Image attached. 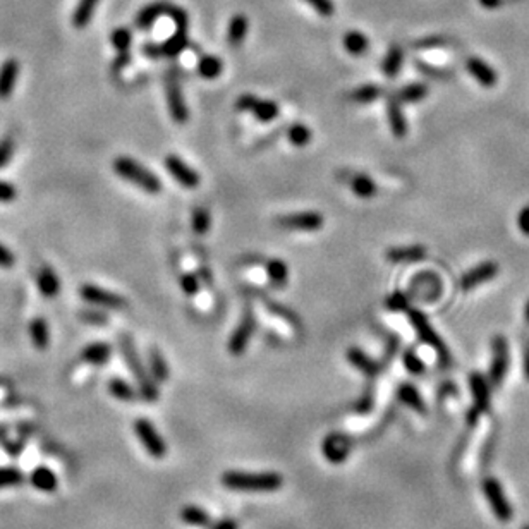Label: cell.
Masks as SVG:
<instances>
[{
	"mask_svg": "<svg viewBox=\"0 0 529 529\" xmlns=\"http://www.w3.org/2000/svg\"><path fill=\"white\" fill-rule=\"evenodd\" d=\"M402 64H404V52H402V49H399V47H392V49L389 50V54H387L385 61H384V74L387 78H396L399 74V71H401Z\"/></svg>",
	"mask_w": 529,
	"mask_h": 529,
	"instance_id": "cell-38",
	"label": "cell"
},
{
	"mask_svg": "<svg viewBox=\"0 0 529 529\" xmlns=\"http://www.w3.org/2000/svg\"><path fill=\"white\" fill-rule=\"evenodd\" d=\"M80 296L83 301L90 303V305L109 308V310H126L128 301L119 294L104 289V287L93 286V284H85L80 287Z\"/></svg>",
	"mask_w": 529,
	"mask_h": 529,
	"instance_id": "cell-6",
	"label": "cell"
},
{
	"mask_svg": "<svg viewBox=\"0 0 529 529\" xmlns=\"http://www.w3.org/2000/svg\"><path fill=\"white\" fill-rule=\"evenodd\" d=\"M469 389H471L473 399H475L473 414L476 416L478 413H487L490 409V387L483 375L473 373L469 377Z\"/></svg>",
	"mask_w": 529,
	"mask_h": 529,
	"instance_id": "cell-16",
	"label": "cell"
},
{
	"mask_svg": "<svg viewBox=\"0 0 529 529\" xmlns=\"http://www.w3.org/2000/svg\"><path fill=\"white\" fill-rule=\"evenodd\" d=\"M37 286L40 294L47 299H52L61 292V280H59L54 268L49 267V264H43L40 270H38Z\"/></svg>",
	"mask_w": 529,
	"mask_h": 529,
	"instance_id": "cell-18",
	"label": "cell"
},
{
	"mask_svg": "<svg viewBox=\"0 0 529 529\" xmlns=\"http://www.w3.org/2000/svg\"><path fill=\"white\" fill-rule=\"evenodd\" d=\"M165 169H167L169 174L177 181L183 188L188 189H195L200 186V174L193 171L184 160H181L179 157L176 155H169L165 159Z\"/></svg>",
	"mask_w": 529,
	"mask_h": 529,
	"instance_id": "cell-11",
	"label": "cell"
},
{
	"mask_svg": "<svg viewBox=\"0 0 529 529\" xmlns=\"http://www.w3.org/2000/svg\"><path fill=\"white\" fill-rule=\"evenodd\" d=\"M408 305H409L408 296L402 294L401 291H396L394 294H390L385 301L387 310H390V311H404V310H408Z\"/></svg>",
	"mask_w": 529,
	"mask_h": 529,
	"instance_id": "cell-47",
	"label": "cell"
},
{
	"mask_svg": "<svg viewBox=\"0 0 529 529\" xmlns=\"http://www.w3.org/2000/svg\"><path fill=\"white\" fill-rule=\"evenodd\" d=\"M25 483V473L14 466H0V490L21 487Z\"/></svg>",
	"mask_w": 529,
	"mask_h": 529,
	"instance_id": "cell-35",
	"label": "cell"
},
{
	"mask_svg": "<svg viewBox=\"0 0 529 529\" xmlns=\"http://www.w3.org/2000/svg\"><path fill=\"white\" fill-rule=\"evenodd\" d=\"M225 488L232 492H277L282 488V475L274 471L267 473H244L227 471L220 478Z\"/></svg>",
	"mask_w": 529,
	"mask_h": 529,
	"instance_id": "cell-1",
	"label": "cell"
},
{
	"mask_svg": "<svg viewBox=\"0 0 529 529\" xmlns=\"http://www.w3.org/2000/svg\"><path fill=\"white\" fill-rule=\"evenodd\" d=\"M208 529H239V523L231 519V517H227V519H220L217 521V523H213Z\"/></svg>",
	"mask_w": 529,
	"mask_h": 529,
	"instance_id": "cell-56",
	"label": "cell"
},
{
	"mask_svg": "<svg viewBox=\"0 0 529 529\" xmlns=\"http://www.w3.org/2000/svg\"><path fill=\"white\" fill-rule=\"evenodd\" d=\"M287 140L292 146H298V148H303V146L310 145L311 141V131L310 128L303 124H294L287 129Z\"/></svg>",
	"mask_w": 529,
	"mask_h": 529,
	"instance_id": "cell-41",
	"label": "cell"
},
{
	"mask_svg": "<svg viewBox=\"0 0 529 529\" xmlns=\"http://www.w3.org/2000/svg\"><path fill=\"white\" fill-rule=\"evenodd\" d=\"M466 67H468V73L471 74L483 88H493V86H495L497 73L487 64V62H483L481 59L473 57L469 59Z\"/></svg>",
	"mask_w": 529,
	"mask_h": 529,
	"instance_id": "cell-20",
	"label": "cell"
},
{
	"mask_svg": "<svg viewBox=\"0 0 529 529\" xmlns=\"http://www.w3.org/2000/svg\"><path fill=\"white\" fill-rule=\"evenodd\" d=\"M121 353L124 356L126 365L133 371V377L136 378L138 385H140V394L146 402H155L159 399V389H157V382L146 370V366L141 363L140 356L136 353L133 339L129 335H121Z\"/></svg>",
	"mask_w": 529,
	"mask_h": 529,
	"instance_id": "cell-2",
	"label": "cell"
},
{
	"mask_svg": "<svg viewBox=\"0 0 529 529\" xmlns=\"http://www.w3.org/2000/svg\"><path fill=\"white\" fill-rule=\"evenodd\" d=\"M256 104H258V97H255V95H251V93H246V95H241V97L238 98V102H236V109L241 110V112H253V109H255Z\"/></svg>",
	"mask_w": 529,
	"mask_h": 529,
	"instance_id": "cell-51",
	"label": "cell"
},
{
	"mask_svg": "<svg viewBox=\"0 0 529 529\" xmlns=\"http://www.w3.org/2000/svg\"><path fill=\"white\" fill-rule=\"evenodd\" d=\"M267 274L270 282L274 284L275 287H284L289 280V268L287 264L282 262V260H268L267 262Z\"/></svg>",
	"mask_w": 529,
	"mask_h": 529,
	"instance_id": "cell-33",
	"label": "cell"
},
{
	"mask_svg": "<svg viewBox=\"0 0 529 529\" xmlns=\"http://www.w3.org/2000/svg\"><path fill=\"white\" fill-rule=\"evenodd\" d=\"M30 339L38 351H47L50 344L49 323L43 317H37L30 323Z\"/></svg>",
	"mask_w": 529,
	"mask_h": 529,
	"instance_id": "cell-25",
	"label": "cell"
},
{
	"mask_svg": "<svg viewBox=\"0 0 529 529\" xmlns=\"http://www.w3.org/2000/svg\"><path fill=\"white\" fill-rule=\"evenodd\" d=\"M28 481L42 493H54L59 488V478L49 466H37L28 476Z\"/></svg>",
	"mask_w": 529,
	"mask_h": 529,
	"instance_id": "cell-17",
	"label": "cell"
},
{
	"mask_svg": "<svg viewBox=\"0 0 529 529\" xmlns=\"http://www.w3.org/2000/svg\"><path fill=\"white\" fill-rule=\"evenodd\" d=\"M305 2L310 4L318 14H322L323 18H330L332 14L335 13V6L332 0H305Z\"/></svg>",
	"mask_w": 529,
	"mask_h": 529,
	"instance_id": "cell-50",
	"label": "cell"
},
{
	"mask_svg": "<svg viewBox=\"0 0 529 529\" xmlns=\"http://www.w3.org/2000/svg\"><path fill=\"white\" fill-rule=\"evenodd\" d=\"M179 517L184 524L191 528H210L213 524L212 516L200 505H186Z\"/></svg>",
	"mask_w": 529,
	"mask_h": 529,
	"instance_id": "cell-24",
	"label": "cell"
},
{
	"mask_svg": "<svg viewBox=\"0 0 529 529\" xmlns=\"http://www.w3.org/2000/svg\"><path fill=\"white\" fill-rule=\"evenodd\" d=\"M497 272H499V267H497L493 262L480 263L478 267L471 268L469 272H466L463 280H461V287H463L464 291L475 289V287L480 286V284L488 282V280H492L493 277H495Z\"/></svg>",
	"mask_w": 529,
	"mask_h": 529,
	"instance_id": "cell-14",
	"label": "cell"
},
{
	"mask_svg": "<svg viewBox=\"0 0 529 529\" xmlns=\"http://www.w3.org/2000/svg\"><path fill=\"white\" fill-rule=\"evenodd\" d=\"M131 42L133 35L131 31L126 30V28H117V30H114V33L110 35V43H112V47L117 52H129Z\"/></svg>",
	"mask_w": 529,
	"mask_h": 529,
	"instance_id": "cell-44",
	"label": "cell"
},
{
	"mask_svg": "<svg viewBox=\"0 0 529 529\" xmlns=\"http://www.w3.org/2000/svg\"><path fill=\"white\" fill-rule=\"evenodd\" d=\"M524 377L529 380V342L524 347Z\"/></svg>",
	"mask_w": 529,
	"mask_h": 529,
	"instance_id": "cell-60",
	"label": "cell"
},
{
	"mask_svg": "<svg viewBox=\"0 0 529 529\" xmlns=\"http://www.w3.org/2000/svg\"><path fill=\"white\" fill-rule=\"evenodd\" d=\"M134 433H136L140 444L143 445L146 452L153 459H164L165 454H167V444H165L160 433L157 432L152 421L145 420V418H140V420L134 421Z\"/></svg>",
	"mask_w": 529,
	"mask_h": 529,
	"instance_id": "cell-5",
	"label": "cell"
},
{
	"mask_svg": "<svg viewBox=\"0 0 529 529\" xmlns=\"http://www.w3.org/2000/svg\"><path fill=\"white\" fill-rule=\"evenodd\" d=\"M517 225H519L521 232L529 236V207L523 208L519 213V219H517Z\"/></svg>",
	"mask_w": 529,
	"mask_h": 529,
	"instance_id": "cell-55",
	"label": "cell"
},
{
	"mask_svg": "<svg viewBox=\"0 0 529 529\" xmlns=\"http://www.w3.org/2000/svg\"><path fill=\"white\" fill-rule=\"evenodd\" d=\"M98 2H100V0H80V2H78L76 11H74L73 14V25L76 26L78 30L90 25Z\"/></svg>",
	"mask_w": 529,
	"mask_h": 529,
	"instance_id": "cell-30",
	"label": "cell"
},
{
	"mask_svg": "<svg viewBox=\"0 0 529 529\" xmlns=\"http://www.w3.org/2000/svg\"><path fill=\"white\" fill-rule=\"evenodd\" d=\"M16 152V140L13 134H7L0 140V169H6L13 160Z\"/></svg>",
	"mask_w": 529,
	"mask_h": 529,
	"instance_id": "cell-45",
	"label": "cell"
},
{
	"mask_svg": "<svg viewBox=\"0 0 529 529\" xmlns=\"http://www.w3.org/2000/svg\"><path fill=\"white\" fill-rule=\"evenodd\" d=\"M14 264H16L14 253L0 243V268H6L7 270V268H13Z\"/></svg>",
	"mask_w": 529,
	"mask_h": 529,
	"instance_id": "cell-54",
	"label": "cell"
},
{
	"mask_svg": "<svg viewBox=\"0 0 529 529\" xmlns=\"http://www.w3.org/2000/svg\"><path fill=\"white\" fill-rule=\"evenodd\" d=\"M409 322H411V325L414 327V330H416L418 337H420L426 346L432 347V349L438 354L442 365L450 366V353H449L447 346H445V342L442 341L440 335H438L435 329H433L432 323L428 322V318H426L421 311L411 310Z\"/></svg>",
	"mask_w": 529,
	"mask_h": 529,
	"instance_id": "cell-4",
	"label": "cell"
},
{
	"mask_svg": "<svg viewBox=\"0 0 529 529\" xmlns=\"http://www.w3.org/2000/svg\"><path fill=\"white\" fill-rule=\"evenodd\" d=\"M524 529H529V526H526V528H524Z\"/></svg>",
	"mask_w": 529,
	"mask_h": 529,
	"instance_id": "cell-63",
	"label": "cell"
},
{
	"mask_svg": "<svg viewBox=\"0 0 529 529\" xmlns=\"http://www.w3.org/2000/svg\"><path fill=\"white\" fill-rule=\"evenodd\" d=\"M112 167L117 176L128 181V183L138 186V188L150 193V195H157V193L162 191V183L159 177L153 172H150L140 162L129 159V157H119V159L114 160Z\"/></svg>",
	"mask_w": 529,
	"mask_h": 529,
	"instance_id": "cell-3",
	"label": "cell"
},
{
	"mask_svg": "<svg viewBox=\"0 0 529 529\" xmlns=\"http://www.w3.org/2000/svg\"><path fill=\"white\" fill-rule=\"evenodd\" d=\"M222 61L217 59L215 55H205L198 62V73L205 80H215V78H219L222 74Z\"/></svg>",
	"mask_w": 529,
	"mask_h": 529,
	"instance_id": "cell-36",
	"label": "cell"
},
{
	"mask_svg": "<svg viewBox=\"0 0 529 529\" xmlns=\"http://www.w3.org/2000/svg\"><path fill=\"white\" fill-rule=\"evenodd\" d=\"M371 406H373V396H371V394H366V396L361 399V402H359L358 409L365 413V411L371 409Z\"/></svg>",
	"mask_w": 529,
	"mask_h": 529,
	"instance_id": "cell-59",
	"label": "cell"
},
{
	"mask_svg": "<svg viewBox=\"0 0 529 529\" xmlns=\"http://www.w3.org/2000/svg\"><path fill=\"white\" fill-rule=\"evenodd\" d=\"M483 493L485 497H487L493 514L499 517L500 521H504V523L512 519V507L511 504H509V500L505 499V493L500 481H497L495 478H487V480L483 481Z\"/></svg>",
	"mask_w": 529,
	"mask_h": 529,
	"instance_id": "cell-7",
	"label": "cell"
},
{
	"mask_svg": "<svg viewBox=\"0 0 529 529\" xmlns=\"http://www.w3.org/2000/svg\"><path fill=\"white\" fill-rule=\"evenodd\" d=\"M80 320L85 323H90V325H107V323H109L105 313H100V311H93V310L80 311Z\"/></svg>",
	"mask_w": 529,
	"mask_h": 529,
	"instance_id": "cell-49",
	"label": "cell"
},
{
	"mask_svg": "<svg viewBox=\"0 0 529 529\" xmlns=\"http://www.w3.org/2000/svg\"><path fill=\"white\" fill-rule=\"evenodd\" d=\"M148 363H150V375L153 377V380L159 382V384L169 380V377H171V370H169L167 361H165V358L162 356V353L157 349V347H152V349H150Z\"/></svg>",
	"mask_w": 529,
	"mask_h": 529,
	"instance_id": "cell-27",
	"label": "cell"
},
{
	"mask_svg": "<svg viewBox=\"0 0 529 529\" xmlns=\"http://www.w3.org/2000/svg\"><path fill=\"white\" fill-rule=\"evenodd\" d=\"M397 399L402 402V404H406L408 408L416 411V413H421V414L426 413L423 397H421V394L418 392V389L414 385H411V384L399 385Z\"/></svg>",
	"mask_w": 529,
	"mask_h": 529,
	"instance_id": "cell-26",
	"label": "cell"
},
{
	"mask_svg": "<svg viewBox=\"0 0 529 529\" xmlns=\"http://www.w3.org/2000/svg\"><path fill=\"white\" fill-rule=\"evenodd\" d=\"M253 114L258 121L270 122L279 116V105L272 100H258V104L253 109Z\"/></svg>",
	"mask_w": 529,
	"mask_h": 529,
	"instance_id": "cell-43",
	"label": "cell"
},
{
	"mask_svg": "<svg viewBox=\"0 0 529 529\" xmlns=\"http://www.w3.org/2000/svg\"><path fill=\"white\" fill-rule=\"evenodd\" d=\"M426 258V248L420 246H404V248H392L387 251V260L390 263H413Z\"/></svg>",
	"mask_w": 529,
	"mask_h": 529,
	"instance_id": "cell-23",
	"label": "cell"
},
{
	"mask_svg": "<svg viewBox=\"0 0 529 529\" xmlns=\"http://www.w3.org/2000/svg\"><path fill=\"white\" fill-rule=\"evenodd\" d=\"M346 356L347 361H349L354 368L361 371V373H365L366 377L375 378L380 373V365H378L375 359H371L368 354L363 353L361 349H358V347H351V349L347 351Z\"/></svg>",
	"mask_w": 529,
	"mask_h": 529,
	"instance_id": "cell-19",
	"label": "cell"
},
{
	"mask_svg": "<svg viewBox=\"0 0 529 529\" xmlns=\"http://www.w3.org/2000/svg\"><path fill=\"white\" fill-rule=\"evenodd\" d=\"M255 329H256L255 315H253L251 308H246V311H244L239 325L236 327V330L232 332L231 339H229V353H231L232 356H239V354H243L244 351H246L253 334H255Z\"/></svg>",
	"mask_w": 529,
	"mask_h": 529,
	"instance_id": "cell-8",
	"label": "cell"
},
{
	"mask_svg": "<svg viewBox=\"0 0 529 529\" xmlns=\"http://www.w3.org/2000/svg\"><path fill=\"white\" fill-rule=\"evenodd\" d=\"M186 47H188L186 31L177 30L171 38H167V40L164 42V45H162V54H164V57H177L179 54H183Z\"/></svg>",
	"mask_w": 529,
	"mask_h": 529,
	"instance_id": "cell-34",
	"label": "cell"
},
{
	"mask_svg": "<svg viewBox=\"0 0 529 529\" xmlns=\"http://www.w3.org/2000/svg\"><path fill=\"white\" fill-rule=\"evenodd\" d=\"M248 33V19L244 14H236L232 18L231 25H229L227 31V40L231 43V47H239L243 43L244 37Z\"/></svg>",
	"mask_w": 529,
	"mask_h": 529,
	"instance_id": "cell-32",
	"label": "cell"
},
{
	"mask_svg": "<svg viewBox=\"0 0 529 529\" xmlns=\"http://www.w3.org/2000/svg\"><path fill=\"white\" fill-rule=\"evenodd\" d=\"M368 38L363 33H359V31H349L344 37V49L351 55H363L368 50Z\"/></svg>",
	"mask_w": 529,
	"mask_h": 529,
	"instance_id": "cell-39",
	"label": "cell"
},
{
	"mask_svg": "<svg viewBox=\"0 0 529 529\" xmlns=\"http://www.w3.org/2000/svg\"><path fill=\"white\" fill-rule=\"evenodd\" d=\"M402 359H404L406 370H408L411 375H423L425 363L421 361L420 356H418V354L414 353V351H406L404 356H402Z\"/></svg>",
	"mask_w": 529,
	"mask_h": 529,
	"instance_id": "cell-46",
	"label": "cell"
},
{
	"mask_svg": "<svg viewBox=\"0 0 529 529\" xmlns=\"http://www.w3.org/2000/svg\"><path fill=\"white\" fill-rule=\"evenodd\" d=\"M493 361L492 366H490V382L492 385H500L504 382L505 375H507V368H509V346L505 337L502 335H497L493 339Z\"/></svg>",
	"mask_w": 529,
	"mask_h": 529,
	"instance_id": "cell-10",
	"label": "cell"
},
{
	"mask_svg": "<svg viewBox=\"0 0 529 529\" xmlns=\"http://www.w3.org/2000/svg\"><path fill=\"white\" fill-rule=\"evenodd\" d=\"M18 198V189L11 183L0 181V203H11Z\"/></svg>",
	"mask_w": 529,
	"mask_h": 529,
	"instance_id": "cell-52",
	"label": "cell"
},
{
	"mask_svg": "<svg viewBox=\"0 0 529 529\" xmlns=\"http://www.w3.org/2000/svg\"><path fill=\"white\" fill-rule=\"evenodd\" d=\"M167 14L171 16V18L174 19V21H176L177 30H183V31H186V26H188V16H186V13H184L183 9H177V7L169 6Z\"/></svg>",
	"mask_w": 529,
	"mask_h": 529,
	"instance_id": "cell-53",
	"label": "cell"
},
{
	"mask_svg": "<svg viewBox=\"0 0 529 529\" xmlns=\"http://www.w3.org/2000/svg\"><path fill=\"white\" fill-rule=\"evenodd\" d=\"M143 50H145L146 57H150V59L164 57V54H162V47H155V43H148Z\"/></svg>",
	"mask_w": 529,
	"mask_h": 529,
	"instance_id": "cell-57",
	"label": "cell"
},
{
	"mask_svg": "<svg viewBox=\"0 0 529 529\" xmlns=\"http://www.w3.org/2000/svg\"><path fill=\"white\" fill-rule=\"evenodd\" d=\"M109 394L112 397L119 399L121 402H134L138 399V392L122 378H112L109 380Z\"/></svg>",
	"mask_w": 529,
	"mask_h": 529,
	"instance_id": "cell-31",
	"label": "cell"
},
{
	"mask_svg": "<svg viewBox=\"0 0 529 529\" xmlns=\"http://www.w3.org/2000/svg\"><path fill=\"white\" fill-rule=\"evenodd\" d=\"M128 64H129V52H119V57H117V61L112 64V69L121 71L122 67H126Z\"/></svg>",
	"mask_w": 529,
	"mask_h": 529,
	"instance_id": "cell-58",
	"label": "cell"
},
{
	"mask_svg": "<svg viewBox=\"0 0 529 529\" xmlns=\"http://www.w3.org/2000/svg\"><path fill=\"white\" fill-rule=\"evenodd\" d=\"M19 62L16 59H7L0 66V100L6 102L14 92L16 81L19 78Z\"/></svg>",
	"mask_w": 529,
	"mask_h": 529,
	"instance_id": "cell-15",
	"label": "cell"
},
{
	"mask_svg": "<svg viewBox=\"0 0 529 529\" xmlns=\"http://www.w3.org/2000/svg\"><path fill=\"white\" fill-rule=\"evenodd\" d=\"M387 117H389V124L394 136L404 138L408 134V122H406V117L401 109V102H399L397 97H392L389 100V104H387Z\"/></svg>",
	"mask_w": 529,
	"mask_h": 529,
	"instance_id": "cell-22",
	"label": "cell"
},
{
	"mask_svg": "<svg viewBox=\"0 0 529 529\" xmlns=\"http://www.w3.org/2000/svg\"><path fill=\"white\" fill-rule=\"evenodd\" d=\"M167 11H169L167 4H164V2L150 4V6H146L145 9L141 11L140 14H138L136 26L138 28H148V26H152L153 23H155L157 19L160 18V16L167 14Z\"/></svg>",
	"mask_w": 529,
	"mask_h": 529,
	"instance_id": "cell-29",
	"label": "cell"
},
{
	"mask_svg": "<svg viewBox=\"0 0 529 529\" xmlns=\"http://www.w3.org/2000/svg\"><path fill=\"white\" fill-rule=\"evenodd\" d=\"M210 225H212V217H210V213H208L207 208L196 207L191 213L193 231H195L196 234L203 236V234H207L208 229H210Z\"/></svg>",
	"mask_w": 529,
	"mask_h": 529,
	"instance_id": "cell-40",
	"label": "cell"
},
{
	"mask_svg": "<svg viewBox=\"0 0 529 529\" xmlns=\"http://www.w3.org/2000/svg\"><path fill=\"white\" fill-rule=\"evenodd\" d=\"M524 317H526V322L529 323V301H528V305H526V310H524Z\"/></svg>",
	"mask_w": 529,
	"mask_h": 529,
	"instance_id": "cell-62",
	"label": "cell"
},
{
	"mask_svg": "<svg viewBox=\"0 0 529 529\" xmlns=\"http://www.w3.org/2000/svg\"><path fill=\"white\" fill-rule=\"evenodd\" d=\"M165 92H167V105L171 110L172 119L177 124H184L188 121L189 112L188 105L184 102V95L181 92V86L176 78H167V85H165Z\"/></svg>",
	"mask_w": 529,
	"mask_h": 529,
	"instance_id": "cell-12",
	"label": "cell"
},
{
	"mask_svg": "<svg viewBox=\"0 0 529 529\" xmlns=\"http://www.w3.org/2000/svg\"><path fill=\"white\" fill-rule=\"evenodd\" d=\"M112 356V347L107 342H93L81 351V361L93 366H104Z\"/></svg>",
	"mask_w": 529,
	"mask_h": 529,
	"instance_id": "cell-21",
	"label": "cell"
},
{
	"mask_svg": "<svg viewBox=\"0 0 529 529\" xmlns=\"http://www.w3.org/2000/svg\"><path fill=\"white\" fill-rule=\"evenodd\" d=\"M481 6L487 7V9H495V7H499L500 4H502V0H480Z\"/></svg>",
	"mask_w": 529,
	"mask_h": 529,
	"instance_id": "cell-61",
	"label": "cell"
},
{
	"mask_svg": "<svg viewBox=\"0 0 529 529\" xmlns=\"http://www.w3.org/2000/svg\"><path fill=\"white\" fill-rule=\"evenodd\" d=\"M277 225L282 229H287V231L313 232L320 231L323 227V217L317 212L291 213V215H284L277 219Z\"/></svg>",
	"mask_w": 529,
	"mask_h": 529,
	"instance_id": "cell-9",
	"label": "cell"
},
{
	"mask_svg": "<svg viewBox=\"0 0 529 529\" xmlns=\"http://www.w3.org/2000/svg\"><path fill=\"white\" fill-rule=\"evenodd\" d=\"M179 284H181V289L184 291V294L196 296L200 292V280L196 275L183 274L179 279Z\"/></svg>",
	"mask_w": 529,
	"mask_h": 529,
	"instance_id": "cell-48",
	"label": "cell"
},
{
	"mask_svg": "<svg viewBox=\"0 0 529 529\" xmlns=\"http://www.w3.org/2000/svg\"><path fill=\"white\" fill-rule=\"evenodd\" d=\"M382 97V88L375 85H366L361 86V88L354 90L353 95H351V100L356 102V104H373L375 100Z\"/></svg>",
	"mask_w": 529,
	"mask_h": 529,
	"instance_id": "cell-42",
	"label": "cell"
},
{
	"mask_svg": "<svg viewBox=\"0 0 529 529\" xmlns=\"http://www.w3.org/2000/svg\"><path fill=\"white\" fill-rule=\"evenodd\" d=\"M351 189H353V193L358 198L363 200H370L377 195V184H375V181L371 179L370 176H366V174H358V176H354L353 179H351Z\"/></svg>",
	"mask_w": 529,
	"mask_h": 529,
	"instance_id": "cell-28",
	"label": "cell"
},
{
	"mask_svg": "<svg viewBox=\"0 0 529 529\" xmlns=\"http://www.w3.org/2000/svg\"><path fill=\"white\" fill-rule=\"evenodd\" d=\"M426 95H428V88L423 83H411L409 86L397 93V98L401 104H418V102L425 100Z\"/></svg>",
	"mask_w": 529,
	"mask_h": 529,
	"instance_id": "cell-37",
	"label": "cell"
},
{
	"mask_svg": "<svg viewBox=\"0 0 529 529\" xmlns=\"http://www.w3.org/2000/svg\"><path fill=\"white\" fill-rule=\"evenodd\" d=\"M322 450L329 463L341 464L349 457L351 440L346 435H341V433H332L323 440Z\"/></svg>",
	"mask_w": 529,
	"mask_h": 529,
	"instance_id": "cell-13",
	"label": "cell"
}]
</instances>
